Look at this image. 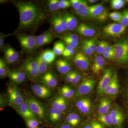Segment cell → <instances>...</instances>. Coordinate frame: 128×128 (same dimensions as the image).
<instances>
[{
	"instance_id": "d590c367",
	"label": "cell",
	"mask_w": 128,
	"mask_h": 128,
	"mask_svg": "<svg viewBox=\"0 0 128 128\" xmlns=\"http://www.w3.org/2000/svg\"><path fill=\"white\" fill-rule=\"evenodd\" d=\"M60 0H50L48 2V8L50 12H56L60 9Z\"/></svg>"
},
{
	"instance_id": "e0dca14e",
	"label": "cell",
	"mask_w": 128,
	"mask_h": 128,
	"mask_svg": "<svg viewBox=\"0 0 128 128\" xmlns=\"http://www.w3.org/2000/svg\"><path fill=\"white\" fill-rule=\"evenodd\" d=\"M16 110L18 114L25 119L32 118H36V116L32 112L29 107L27 99L25 100Z\"/></svg>"
},
{
	"instance_id": "1f68e13d",
	"label": "cell",
	"mask_w": 128,
	"mask_h": 128,
	"mask_svg": "<svg viewBox=\"0 0 128 128\" xmlns=\"http://www.w3.org/2000/svg\"><path fill=\"white\" fill-rule=\"evenodd\" d=\"M61 96L65 98H70L75 96L76 93L74 89L68 86H64L60 89Z\"/></svg>"
},
{
	"instance_id": "6f0895ef",
	"label": "cell",
	"mask_w": 128,
	"mask_h": 128,
	"mask_svg": "<svg viewBox=\"0 0 128 128\" xmlns=\"http://www.w3.org/2000/svg\"><path fill=\"white\" fill-rule=\"evenodd\" d=\"M65 36L68 37L69 38H70L72 40L75 41H79V38L77 35L76 34H66Z\"/></svg>"
},
{
	"instance_id": "ac0fdd59",
	"label": "cell",
	"mask_w": 128,
	"mask_h": 128,
	"mask_svg": "<svg viewBox=\"0 0 128 128\" xmlns=\"http://www.w3.org/2000/svg\"><path fill=\"white\" fill-rule=\"evenodd\" d=\"M113 125L118 128H121L124 119V114L118 108L113 109L110 112Z\"/></svg>"
},
{
	"instance_id": "5bb4252c",
	"label": "cell",
	"mask_w": 128,
	"mask_h": 128,
	"mask_svg": "<svg viewBox=\"0 0 128 128\" xmlns=\"http://www.w3.org/2000/svg\"><path fill=\"white\" fill-rule=\"evenodd\" d=\"M74 63L79 68L86 70L89 68L90 60L84 54L80 52L77 53L74 57Z\"/></svg>"
},
{
	"instance_id": "94428289",
	"label": "cell",
	"mask_w": 128,
	"mask_h": 128,
	"mask_svg": "<svg viewBox=\"0 0 128 128\" xmlns=\"http://www.w3.org/2000/svg\"><path fill=\"white\" fill-rule=\"evenodd\" d=\"M89 2L91 3H93L94 2H97L98 0H88Z\"/></svg>"
},
{
	"instance_id": "91938a15",
	"label": "cell",
	"mask_w": 128,
	"mask_h": 128,
	"mask_svg": "<svg viewBox=\"0 0 128 128\" xmlns=\"http://www.w3.org/2000/svg\"><path fill=\"white\" fill-rule=\"evenodd\" d=\"M57 128H73L71 126L68 124H64L58 126Z\"/></svg>"
},
{
	"instance_id": "c3c4849f",
	"label": "cell",
	"mask_w": 128,
	"mask_h": 128,
	"mask_svg": "<svg viewBox=\"0 0 128 128\" xmlns=\"http://www.w3.org/2000/svg\"><path fill=\"white\" fill-rule=\"evenodd\" d=\"M11 34H4L2 33L0 34V50H2L4 49V40L5 38L8 36L10 35Z\"/></svg>"
},
{
	"instance_id": "9f6ffc18",
	"label": "cell",
	"mask_w": 128,
	"mask_h": 128,
	"mask_svg": "<svg viewBox=\"0 0 128 128\" xmlns=\"http://www.w3.org/2000/svg\"><path fill=\"white\" fill-rule=\"evenodd\" d=\"M74 72H71L70 73L67 74L66 77L65 79L66 82H71L72 80V78H73L74 76Z\"/></svg>"
},
{
	"instance_id": "7a4b0ae2",
	"label": "cell",
	"mask_w": 128,
	"mask_h": 128,
	"mask_svg": "<svg viewBox=\"0 0 128 128\" xmlns=\"http://www.w3.org/2000/svg\"><path fill=\"white\" fill-rule=\"evenodd\" d=\"M114 46V59L119 64H128V38L119 40Z\"/></svg>"
},
{
	"instance_id": "9c48e42d",
	"label": "cell",
	"mask_w": 128,
	"mask_h": 128,
	"mask_svg": "<svg viewBox=\"0 0 128 128\" xmlns=\"http://www.w3.org/2000/svg\"><path fill=\"white\" fill-rule=\"evenodd\" d=\"M126 28L120 24L113 23L110 24L104 29V32L108 36H117L121 35L126 30Z\"/></svg>"
},
{
	"instance_id": "8992f818",
	"label": "cell",
	"mask_w": 128,
	"mask_h": 128,
	"mask_svg": "<svg viewBox=\"0 0 128 128\" xmlns=\"http://www.w3.org/2000/svg\"><path fill=\"white\" fill-rule=\"evenodd\" d=\"M27 100L30 110L35 116L41 120L45 119L46 112L43 105L32 97H29Z\"/></svg>"
},
{
	"instance_id": "836d02e7",
	"label": "cell",
	"mask_w": 128,
	"mask_h": 128,
	"mask_svg": "<svg viewBox=\"0 0 128 128\" xmlns=\"http://www.w3.org/2000/svg\"><path fill=\"white\" fill-rule=\"evenodd\" d=\"M10 71L4 60L0 58V77L1 79L8 76Z\"/></svg>"
},
{
	"instance_id": "f5cc1de1",
	"label": "cell",
	"mask_w": 128,
	"mask_h": 128,
	"mask_svg": "<svg viewBox=\"0 0 128 128\" xmlns=\"http://www.w3.org/2000/svg\"><path fill=\"white\" fill-rule=\"evenodd\" d=\"M80 0H71L70 1L71 4L73 9L76 10L78 8V6L80 4Z\"/></svg>"
},
{
	"instance_id": "680465c9",
	"label": "cell",
	"mask_w": 128,
	"mask_h": 128,
	"mask_svg": "<svg viewBox=\"0 0 128 128\" xmlns=\"http://www.w3.org/2000/svg\"><path fill=\"white\" fill-rule=\"evenodd\" d=\"M102 54L104 57L106 58L109 60L114 59V54H111L106 53L105 52Z\"/></svg>"
},
{
	"instance_id": "8fae6325",
	"label": "cell",
	"mask_w": 128,
	"mask_h": 128,
	"mask_svg": "<svg viewBox=\"0 0 128 128\" xmlns=\"http://www.w3.org/2000/svg\"><path fill=\"white\" fill-rule=\"evenodd\" d=\"M112 70L111 69H107L104 72L98 86L97 92L98 95H101L104 92L106 88L110 84L112 78Z\"/></svg>"
},
{
	"instance_id": "30bf717a",
	"label": "cell",
	"mask_w": 128,
	"mask_h": 128,
	"mask_svg": "<svg viewBox=\"0 0 128 128\" xmlns=\"http://www.w3.org/2000/svg\"><path fill=\"white\" fill-rule=\"evenodd\" d=\"M32 89L34 94L40 98H48L52 95L50 88L44 84H34L32 85Z\"/></svg>"
},
{
	"instance_id": "603a6c76",
	"label": "cell",
	"mask_w": 128,
	"mask_h": 128,
	"mask_svg": "<svg viewBox=\"0 0 128 128\" xmlns=\"http://www.w3.org/2000/svg\"><path fill=\"white\" fill-rule=\"evenodd\" d=\"M76 30L80 34L84 36H93L96 34L95 29L86 24H80L77 27Z\"/></svg>"
},
{
	"instance_id": "7bdbcfd3",
	"label": "cell",
	"mask_w": 128,
	"mask_h": 128,
	"mask_svg": "<svg viewBox=\"0 0 128 128\" xmlns=\"http://www.w3.org/2000/svg\"><path fill=\"white\" fill-rule=\"evenodd\" d=\"M74 54V49L68 46L65 48L62 55L64 57H70L73 55Z\"/></svg>"
},
{
	"instance_id": "484cf974",
	"label": "cell",
	"mask_w": 128,
	"mask_h": 128,
	"mask_svg": "<svg viewBox=\"0 0 128 128\" xmlns=\"http://www.w3.org/2000/svg\"><path fill=\"white\" fill-rule=\"evenodd\" d=\"M111 107V102L107 98H102L99 102L98 111L99 114H107L109 112Z\"/></svg>"
},
{
	"instance_id": "83f0119b",
	"label": "cell",
	"mask_w": 128,
	"mask_h": 128,
	"mask_svg": "<svg viewBox=\"0 0 128 128\" xmlns=\"http://www.w3.org/2000/svg\"><path fill=\"white\" fill-rule=\"evenodd\" d=\"M105 62V60L103 57L100 56H96L92 68L93 73L95 74L98 73L103 68Z\"/></svg>"
},
{
	"instance_id": "6125c7cd",
	"label": "cell",
	"mask_w": 128,
	"mask_h": 128,
	"mask_svg": "<svg viewBox=\"0 0 128 128\" xmlns=\"http://www.w3.org/2000/svg\"><path fill=\"white\" fill-rule=\"evenodd\" d=\"M83 128H92L91 125H86Z\"/></svg>"
},
{
	"instance_id": "44dd1931",
	"label": "cell",
	"mask_w": 128,
	"mask_h": 128,
	"mask_svg": "<svg viewBox=\"0 0 128 128\" xmlns=\"http://www.w3.org/2000/svg\"><path fill=\"white\" fill-rule=\"evenodd\" d=\"M92 104L88 98H82L77 101L76 106L81 112L84 114L88 113L90 110Z\"/></svg>"
},
{
	"instance_id": "be15d7a7",
	"label": "cell",
	"mask_w": 128,
	"mask_h": 128,
	"mask_svg": "<svg viewBox=\"0 0 128 128\" xmlns=\"http://www.w3.org/2000/svg\"><path fill=\"white\" fill-rule=\"evenodd\" d=\"M39 128V127H38V128Z\"/></svg>"
},
{
	"instance_id": "f6af8a7d",
	"label": "cell",
	"mask_w": 128,
	"mask_h": 128,
	"mask_svg": "<svg viewBox=\"0 0 128 128\" xmlns=\"http://www.w3.org/2000/svg\"><path fill=\"white\" fill-rule=\"evenodd\" d=\"M90 48L92 52H95L96 50V47L95 43V39L86 40L84 41Z\"/></svg>"
},
{
	"instance_id": "11a10c76",
	"label": "cell",
	"mask_w": 128,
	"mask_h": 128,
	"mask_svg": "<svg viewBox=\"0 0 128 128\" xmlns=\"http://www.w3.org/2000/svg\"><path fill=\"white\" fill-rule=\"evenodd\" d=\"M92 128H104L103 125L98 122L93 121L92 122Z\"/></svg>"
},
{
	"instance_id": "ffe728a7",
	"label": "cell",
	"mask_w": 128,
	"mask_h": 128,
	"mask_svg": "<svg viewBox=\"0 0 128 128\" xmlns=\"http://www.w3.org/2000/svg\"><path fill=\"white\" fill-rule=\"evenodd\" d=\"M8 76L11 81L15 84L22 83L26 80L27 76L26 74L22 70L10 72Z\"/></svg>"
},
{
	"instance_id": "7402d4cb",
	"label": "cell",
	"mask_w": 128,
	"mask_h": 128,
	"mask_svg": "<svg viewBox=\"0 0 128 128\" xmlns=\"http://www.w3.org/2000/svg\"><path fill=\"white\" fill-rule=\"evenodd\" d=\"M76 14L82 18L91 17L89 10V6H88L86 0H80L78 8L76 10Z\"/></svg>"
},
{
	"instance_id": "f1b7e54d",
	"label": "cell",
	"mask_w": 128,
	"mask_h": 128,
	"mask_svg": "<svg viewBox=\"0 0 128 128\" xmlns=\"http://www.w3.org/2000/svg\"><path fill=\"white\" fill-rule=\"evenodd\" d=\"M34 59L37 62L39 68V76L42 75L44 73H46L48 68V65L49 64L44 61L40 55L37 56Z\"/></svg>"
},
{
	"instance_id": "db71d44e",
	"label": "cell",
	"mask_w": 128,
	"mask_h": 128,
	"mask_svg": "<svg viewBox=\"0 0 128 128\" xmlns=\"http://www.w3.org/2000/svg\"><path fill=\"white\" fill-rule=\"evenodd\" d=\"M105 52L109 53L114 55V46H108L105 48Z\"/></svg>"
},
{
	"instance_id": "4316f807",
	"label": "cell",
	"mask_w": 128,
	"mask_h": 128,
	"mask_svg": "<svg viewBox=\"0 0 128 128\" xmlns=\"http://www.w3.org/2000/svg\"><path fill=\"white\" fill-rule=\"evenodd\" d=\"M66 121L68 124L72 128H75L77 127L80 124V115L76 113L72 112L66 116Z\"/></svg>"
},
{
	"instance_id": "60d3db41",
	"label": "cell",
	"mask_w": 128,
	"mask_h": 128,
	"mask_svg": "<svg viewBox=\"0 0 128 128\" xmlns=\"http://www.w3.org/2000/svg\"><path fill=\"white\" fill-rule=\"evenodd\" d=\"M109 16L112 20L120 22L122 17V14L119 12H114L109 14Z\"/></svg>"
},
{
	"instance_id": "d6986e66",
	"label": "cell",
	"mask_w": 128,
	"mask_h": 128,
	"mask_svg": "<svg viewBox=\"0 0 128 128\" xmlns=\"http://www.w3.org/2000/svg\"><path fill=\"white\" fill-rule=\"evenodd\" d=\"M50 105L52 107L63 112L67 108V102L64 97L61 96H57L53 98Z\"/></svg>"
},
{
	"instance_id": "9a60e30c",
	"label": "cell",
	"mask_w": 128,
	"mask_h": 128,
	"mask_svg": "<svg viewBox=\"0 0 128 128\" xmlns=\"http://www.w3.org/2000/svg\"><path fill=\"white\" fill-rule=\"evenodd\" d=\"M41 82L49 88H54L57 86L58 81L53 73L50 71L47 72L40 78Z\"/></svg>"
},
{
	"instance_id": "b9f144b4",
	"label": "cell",
	"mask_w": 128,
	"mask_h": 128,
	"mask_svg": "<svg viewBox=\"0 0 128 128\" xmlns=\"http://www.w3.org/2000/svg\"><path fill=\"white\" fill-rule=\"evenodd\" d=\"M121 25L127 28L128 26V10H125L122 13V17L120 22Z\"/></svg>"
},
{
	"instance_id": "ba28073f",
	"label": "cell",
	"mask_w": 128,
	"mask_h": 128,
	"mask_svg": "<svg viewBox=\"0 0 128 128\" xmlns=\"http://www.w3.org/2000/svg\"><path fill=\"white\" fill-rule=\"evenodd\" d=\"M96 82V80L93 79H86L84 80L78 87L75 94V97H78L90 93L94 88Z\"/></svg>"
},
{
	"instance_id": "ee69618b",
	"label": "cell",
	"mask_w": 128,
	"mask_h": 128,
	"mask_svg": "<svg viewBox=\"0 0 128 128\" xmlns=\"http://www.w3.org/2000/svg\"><path fill=\"white\" fill-rule=\"evenodd\" d=\"M62 118V112L57 110V112L56 114L55 117L50 121V122L52 124L57 123L60 122Z\"/></svg>"
},
{
	"instance_id": "bcb514c9",
	"label": "cell",
	"mask_w": 128,
	"mask_h": 128,
	"mask_svg": "<svg viewBox=\"0 0 128 128\" xmlns=\"http://www.w3.org/2000/svg\"><path fill=\"white\" fill-rule=\"evenodd\" d=\"M82 50L86 55L90 56L92 54V52L89 46L84 41L82 46Z\"/></svg>"
},
{
	"instance_id": "4dcf8cb0",
	"label": "cell",
	"mask_w": 128,
	"mask_h": 128,
	"mask_svg": "<svg viewBox=\"0 0 128 128\" xmlns=\"http://www.w3.org/2000/svg\"><path fill=\"white\" fill-rule=\"evenodd\" d=\"M42 58L48 64H51L55 60L56 54L54 50H48L40 54Z\"/></svg>"
},
{
	"instance_id": "7c38bea8",
	"label": "cell",
	"mask_w": 128,
	"mask_h": 128,
	"mask_svg": "<svg viewBox=\"0 0 128 128\" xmlns=\"http://www.w3.org/2000/svg\"><path fill=\"white\" fill-rule=\"evenodd\" d=\"M55 35L51 30H48L38 36H37L36 48L42 47L52 42Z\"/></svg>"
},
{
	"instance_id": "2e32d148",
	"label": "cell",
	"mask_w": 128,
	"mask_h": 128,
	"mask_svg": "<svg viewBox=\"0 0 128 128\" xmlns=\"http://www.w3.org/2000/svg\"><path fill=\"white\" fill-rule=\"evenodd\" d=\"M119 86L117 73H115L112 77L110 84L105 89L104 92L106 94L114 96L118 93Z\"/></svg>"
},
{
	"instance_id": "681fc988",
	"label": "cell",
	"mask_w": 128,
	"mask_h": 128,
	"mask_svg": "<svg viewBox=\"0 0 128 128\" xmlns=\"http://www.w3.org/2000/svg\"><path fill=\"white\" fill-rule=\"evenodd\" d=\"M57 16L58 20L60 23L61 26H62L63 32H66L68 29V28H67L65 21L62 18V16L57 15Z\"/></svg>"
},
{
	"instance_id": "f35d334b",
	"label": "cell",
	"mask_w": 128,
	"mask_h": 128,
	"mask_svg": "<svg viewBox=\"0 0 128 128\" xmlns=\"http://www.w3.org/2000/svg\"><path fill=\"white\" fill-rule=\"evenodd\" d=\"M111 3L112 8L118 10L124 7L125 2L123 0H112L111 1Z\"/></svg>"
},
{
	"instance_id": "6da1fadb",
	"label": "cell",
	"mask_w": 128,
	"mask_h": 128,
	"mask_svg": "<svg viewBox=\"0 0 128 128\" xmlns=\"http://www.w3.org/2000/svg\"><path fill=\"white\" fill-rule=\"evenodd\" d=\"M15 4L20 17L18 32L35 31L47 18L42 8L36 2L19 1Z\"/></svg>"
},
{
	"instance_id": "e575fe53",
	"label": "cell",
	"mask_w": 128,
	"mask_h": 128,
	"mask_svg": "<svg viewBox=\"0 0 128 128\" xmlns=\"http://www.w3.org/2000/svg\"><path fill=\"white\" fill-rule=\"evenodd\" d=\"M65 48L64 43L61 41H58L54 44L53 50L56 55L60 56L62 54Z\"/></svg>"
},
{
	"instance_id": "d6a6232c",
	"label": "cell",
	"mask_w": 128,
	"mask_h": 128,
	"mask_svg": "<svg viewBox=\"0 0 128 128\" xmlns=\"http://www.w3.org/2000/svg\"><path fill=\"white\" fill-rule=\"evenodd\" d=\"M98 119L102 124L108 127H111L113 125L112 116L110 114H98Z\"/></svg>"
},
{
	"instance_id": "e7e4bbea",
	"label": "cell",
	"mask_w": 128,
	"mask_h": 128,
	"mask_svg": "<svg viewBox=\"0 0 128 128\" xmlns=\"http://www.w3.org/2000/svg\"></svg>"
},
{
	"instance_id": "52a82bcc",
	"label": "cell",
	"mask_w": 128,
	"mask_h": 128,
	"mask_svg": "<svg viewBox=\"0 0 128 128\" xmlns=\"http://www.w3.org/2000/svg\"><path fill=\"white\" fill-rule=\"evenodd\" d=\"M91 17L101 22L106 20L108 16L107 10L102 4L89 6Z\"/></svg>"
},
{
	"instance_id": "f546056e",
	"label": "cell",
	"mask_w": 128,
	"mask_h": 128,
	"mask_svg": "<svg viewBox=\"0 0 128 128\" xmlns=\"http://www.w3.org/2000/svg\"><path fill=\"white\" fill-rule=\"evenodd\" d=\"M50 24L55 33L60 34L63 32L62 26L58 20L57 15H54L52 17L50 20Z\"/></svg>"
},
{
	"instance_id": "7dc6e473",
	"label": "cell",
	"mask_w": 128,
	"mask_h": 128,
	"mask_svg": "<svg viewBox=\"0 0 128 128\" xmlns=\"http://www.w3.org/2000/svg\"><path fill=\"white\" fill-rule=\"evenodd\" d=\"M81 79V76L80 73L76 72L74 71V76L72 80L71 83L74 85L76 84Z\"/></svg>"
},
{
	"instance_id": "f907efd6",
	"label": "cell",
	"mask_w": 128,
	"mask_h": 128,
	"mask_svg": "<svg viewBox=\"0 0 128 128\" xmlns=\"http://www.w3.org/2000/svg\"><path fill=\"white\" fill-rule=\"evenodd\" d=\"M124 93H125L124 96H125V109H126V114L128 117V82L125 88Z\"/></svg>"
},
{
	"instance_id": "ab89813d",
	"label": "cell",
	"mask_w": 128,
	"mask_h": 128,
	"mask_svg": "<svg viewBox=\"0 0 128 128\" xmlns=\"http://www.w3.org/2000/svg\"><path fill=\"white\" fill-rule=\"evenodd\" d=\"M62 39L64 40L66 43L67 44V46H70L74 49L77 48V45L79 44V41L72 40L65 35L62 37Z\"/></svg>"
},
{
	"instance_id": "3957f363",
	"label": "cell",
	"mask_w": 128,
	"mask_h": 128,
	"mask_svg": "<svg viewBox=\"0 0 128 128\" xmlns=\"http://www.w3.org/2000/svg\"><path fill=\"white\" fill-rule=\"evenodd\" d=\"M17 36V38L24 52L30 54L36 48L37 36L25 34H20Z\"/></svg>"
},
{
	"instance_id": "cb8c5ba5",
	"label": "cell",
	"mask_w": 128,
	"mask_h": 128,
	"mask_svg": "<svg viewBox=\"0 0 128 128\" xmlns=\"http://www.w3.org/2000/svg\"><path fill=\"white\" fill-rule=\"evenodd\" d=\"M62 16L65 21L68 30L72 31L75 29L77 25V20L76 18L72 14L68 12L64 13Z\"/></svg>"
},
{
	"instance_id": "277c9868",
	"label": "cell",
	"mask_w": 128,
	"mask_h": 128,
	"mask_svg": "<svg viewBox=\"0 0 128 128\" xmlns=\"http://www.w3.org/2000/svg\"><path fill=\"white\" fill-rule=\"evenodd\" d=\"M21 68L30 80H33L39 76L38 65L33 58L30 57L25 60L22 64Z\"/></svg>"
},
{
	"instance_id": "4fadbf2b",
	"label": "cell",
	"mask_w": 128,
	"mask_h": 128,
	"mask_svg": "<svg viewBox=\"0 0 128 128\" xmlns=\"http://www.w3.org/2000/svg\"><path fill=\"white\" fill-rule=\"evenodd\" d=\"M19 53L9 45H7L4 50V57L6 63L13 64L16 62L19 58Z\"/></svg>"
},
{
	"instance_id": "5b68a950",
	"label": "cell",
	"mask_w": 128,
	"mask_h": 128,
	"mask_svg": "<svg viewBox=\"0 0 128 128\" xmlns=\"http://www.w3.org/2000/svg\"><path fill=\"white\" fill-rule=\"evenodd\" d=\"M8 93L9 104L16 110L25 100L20 90L16 85L10 86Z\"/></svg>"
},
{
	"instance_id": "8d00e7d4",
	"label": "cell",
	"mask_w": 128,
	"mask_h": 128,
	"mask_svg": "<svg viewBox=\"0 0 128 128\" xmlns=\"http://www.w3.org/2000/svg\"><path fill=\"white\" fill-rule=\"evenodd\" d=\"M28 128H36L40 124V121L36 118H32L25 119Z\"/></svg>"
},
{
	"instance_id": "74e56055",
	"label": "cell",
	"mask_w": 128,
	"mask_h": 128,
	"mask_svg": "<svg viewBox=\"0 0 128 128\" xmlns=\"http://www.w3.org/2000/svg\"><path fill=\"white\" fill-rule=\"evenodd\" d=\"M108 46V42L105 41H98L96 47V52L98 54H102L104 52L107 46Z\"/></svg>"
},
{
	"instance_id": "d4e9b609",
	"label": "cell",
	"mask_w": 128,
	"mask_h": 128,
	"mask_svg": "<svg viewBox=\"0 0 128 128\" xmlns=\"http://www.w3.org/2000/svg\"><path fill=\"white\" fill-rule=\"evenodd\" d=\"M56 64L57 70L61 74H65L71 72V66L66 60L62 59L58 60Z\"/></svg>"
},
{
	"instance_id": "816d5d0a",
	"label": "cell",
	"mask_w": 128,
	"mask_h": 128,
	"mask_svg": "<svg viewBox=\"0 0 128 128\" xmlns=\"http://www.w3.org/2000/svg\"><path fill=\"white\" fill-rule=\"evenodd\" d=\"M70 1L66 0H60V9H65L70 6L71 5Z\"/></svg>"
}]
</instances>
